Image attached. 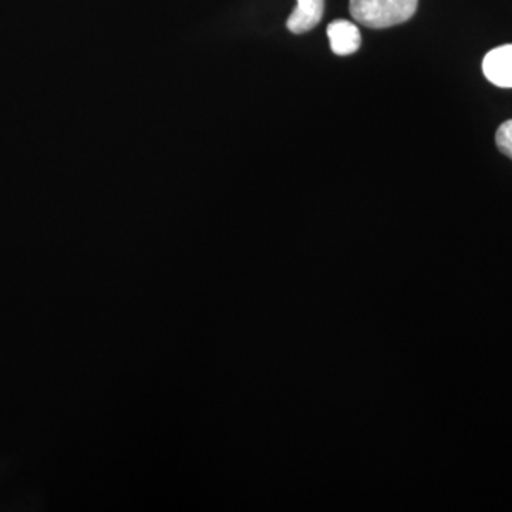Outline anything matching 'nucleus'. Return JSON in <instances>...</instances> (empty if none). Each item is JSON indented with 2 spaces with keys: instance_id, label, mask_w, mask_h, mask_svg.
<instances>
[{
  "instance_id": "39448f33",
  "label": "nucleus",
  "mask_w": 512,
  "mask_h": 512,
  "mask_svg": "<svg viewBox=\"0 0 512 512\" xmlns=\"http://www.w3.org/2000/svg\"><path fill=\"white\" fill-rule=\"evenodd\" d=\"M495 140H497V146L500 148L501 153L512 158V120L505 121L504 124H501V127L498 128Z\"/></svg>"
},
{
  "instance_id": "f03ea898",
  "label": "nucleus",
  "mask_w": 512,
  "mask_h": 512,
  "mask_svg": "<svg viewBox=\"0 0 512 512\" xmlns=\"http://www.w3.org/2000/svg\"><path fill=\"white\" fill-rule=\"evenodd\" d=\"M483 72L495 86L510 89L512 87V45L491 50L484 57Z\"/></svg>"
},
{
  "instance_id": "20e7f679",
  "label": "nucleus",
  "mask_w": 512,
  "mask_h": 512,
  "mask_svg": "<svg viewBox=\"0 0 512 512\" xmlns=\"http://www.w3.org/2000/svg\"><path fill=\"white\" fill-rule=\"evenodd\" d=\"M323 12L325 0H296V8L289 16L286 26L295 35H302L318 26Z\"/></svg>"
},
{
  "instance_id": "7ed1b4c3",
  "label": "nucleus",
  "mask_w": 512,
  "mask_h": 512,
  "mask_svg": "<svg viewBox=\"0 0 512 512\" xmlns=\"http://www.w3.org/2000/svg\"><path fill=\"white\" fill-rule=\"evenodd\" d=\"M330 47L338 56H349L357 52L362 43L359 29L349 20H335L328 26Z\"/></svg>"
},
{
  "instance_id": "f257e3e1",
  "label": "nucleus",
  "mask_w": 512,
  "mask_h": 512,
  "mask_svg": "<svg viewBox=\"0 0 512 512\" xmlns=\"http://www.w3.org/2000/svg\"><path fill=\"white\" fill-rule=\"evenodd\" d=\"M419 0H350V15L370 29H386L412 19Z\"/></svg>"
}]
</instances>
